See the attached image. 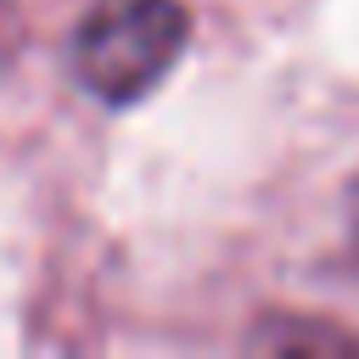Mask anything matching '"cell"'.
<instances>
[{"mask_svg":"<svg viewBox=\"0 0 359 359\" xmlns=\"http://www.w3.org/2000/svg\"><path fill=\"white\" fill-rule=\"evenodd\" d=\"M191 34L180 0H95L73 34V79L107 101L129 107L168 79Z\"/></svg>","mask_w":359,"mask_h":359,"instance_id":"cell-1","label":"cell"},{"mask_svg":"<svg viewBox=\"0 0 359 359\" xmlns=\"http://www.w3.org/2000/svg\"><path fill=\"white\" fill-rule=\"evenodd\" d=\"M348 241H353V252H359V185L348 191Z\"/></svg>","mask_w":359,"mask_h":359,"instance_id":"cell-2","label":"cell"}]
</instances>
